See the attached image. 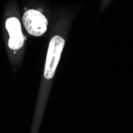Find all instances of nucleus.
Wrapping results in <instances>:
<instances>
[{
  "label": "nucleus",
  "instance_id": "obj_2",
  "mask_svg": "<svg viewBox=\"0 0 133 133\" xmlns=\"http://www.w3.org/2000/svg\"><path fill=\"white\" fill-rule=\"evenodd\" d=\"M22 22L27 32L33 36H41L47 30V19L38 10H26L23 15Z\"/></svg>",
  "mask_w": 133,
  "mask_h": 133
},
{
  "label": "nucleus",
  "instance_id": "obj_3",
  "mask_svg": "<svg viewBox=\"0 0 133 133\" xmlns=\"http://www.w3.org/2000/svg\"><path fill=\"white\" fill-rule=\"evenodd\" d=\"M6 28L9 33L10 38L8 45L11 50H17L22 47L25 38L22 33L21 24L16 18H10L6 22Z\"/></svg>",
  "mask_w": 133,
  "mask_h": 133
},
{
  "label": "nucleus",
  "instance_id": "obj_1",
  "mask_svg": "<svg viewBox=\"0 0 133 133\" xmlns=\"http://www.w3.org/2000/svg\"><path fill=\"white\" fill-rule=\"evenodd\" d=\"M64 45L65 40L60 36H54L50 40L45 65V78L52 79L54 77L60 58H61Z\"/></svg>",
  "mask_w": 133,
  "mask_h": 133
}]
</instances>
